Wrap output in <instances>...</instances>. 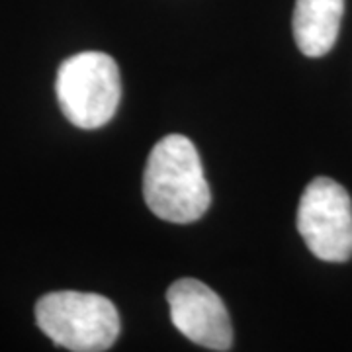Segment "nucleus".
<instances>
[{
	"mask_svg": "<svg viewBox=\"0 0 352 352\" xmlns=\"http://www.w3.org/2000/svg\"><path fill=\"white\" fill-rule=\"evenodd\" d=\"M143 198L163 221L192 223L208 212L212 192L198 149L184 135H166L149 153Z\"/></svg>",
	"mask_w": 352,
	"mask_h": 352,
	"instance_id": "obj_1",
	"label": "nucleus"
},
{
	"mask_svg": "<svg viewBox=\"0 0 352 352\" xmlns=\"http://www.w3.org/2000/svg\"><path fill=\"white\" fill-rule=\"evenodd\" d=\"M38 327L57 346L73 352H102L120 335V314L108 298L87 292H51L36 303Z\"/></svg>",
	"mask_w": 352,
	"mask_h": 352,
	"instance_id": "obj_2",
	"label": "nucleus"
},
{
	"mask_svg": "<svg viewBox=\"0 0 352 352\" xmlns=\"http://www.w3.org/2000/svg\"><path fill=\"white\" fill-rule=\"evenodd\" d=\"M65 118L80 129H98L113 118L122 98V76L108 53L82 51L65 59L55 80Z\"/></svg>",
	"mask_w": 352,
	"mask_h": 352,
	"instance_id": "obj_3",
	"label": "nucleus"
},
{
	"mask_svg": "<svg viewBox=\"0 0 352 352\" xmlns=\"http://www.w3.org/2000/svg\"><path fill=\"white\" fill-rule=\"evenodd\" d=\"M298 231L307 249L325 263H346L352 256V201L333 178L319 176L303 190Z\"/></svg>",
	"mask_w": 352,
	"mask_h": 352,
	"instance_id": "obj_4",
	"label": "nucleus"
},
{
	"mask_svg": "<svg viewBox=\"0 0 352 352\" xmlns=\"http://www.w3.org/2000/svg\"><path fill=\"white\" fill-rule=\"evenodd\" d=\"M175 327L194 344L226 352L233 346V327L226 303L210 286L194 278H180L166 292Z\"/></svg>",
	"mask_w": 352,
	"mask_h": 352,
	"instance_id": "obj_5",
	"label": "nucleus"
},
{
	"mask_svg": "<svg viewBox=\"0 0 352 352\" xmlns=\"http://www.w3.org/2000/svg\"><path fill=\"white\" fill-rule=\"evenodd\" d=\"M344 0H296L294 39L303 55L323 57L339 38Z\"/></svg>",
	"mask_w": 352,
	"mask_h": 352,
	"instance_id": "obj_6",
	"label": "nucleus"
}]
</instances>
